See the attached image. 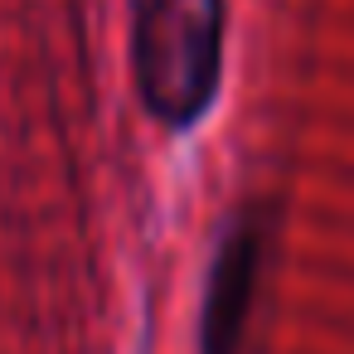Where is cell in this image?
Instances as JSON below:
<instances>
[{"label": "cell", "instance_id": "cell-2", "mask_svg": "<svg viewBox=\"0 0 354 354\" xmlns=\"http://www.w3.org/2000/svg\"><path fill=\"white\" fill-rule=\"evenodd\" d=\"M257 252H262V223L243 214L214 257L209 291H204V354H238L248 301H252V277H257Z\"/></svg>", "mask_w": 354, "mask_h": 354}, {"label": "cell", "instance_id": "cell-1", "mask_svg": "<svg viewBox=\"0 0 354 354\" xmlns=\"http://www.w3.org/2000/svg\"><path fill=\"white\" fill-rule=\"evenodd\" d=\"M223 0H136L131 68L146 112L165 127H189L218 93Z\"/></svg>", "mask_w": 354, "mask_h": 354}]
</instances>
